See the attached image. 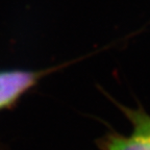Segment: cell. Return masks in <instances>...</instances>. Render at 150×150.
Returning <instances> with one entry per match:
<instances>
[{
    "instance_id": "obj_1",
    "label": "cell",
    "mask_w": 150,
    "mask_h": 150,
    "mask_svg": "<svg viewBox=\"0 0 150 150\" xmlns=\"http://www.w3.org/2000/svg\"><path fill=\"white\" fill-rule=\"evenodd\" d=\"M132 125L128 136L108 134L100 140L101 150H150V116L139 108L137 110L121 106Z\"/></svg>"
},
{
    "instance_id": "obj_2",
    "label": "cell",
    "mask_w": 150,
    "mask_h": 150,
    "mask_svg": "<svg viewBox=\"0 0 150 150\" xmlns=\"http://www.w3.org/2000/svg\"><path fill=\"white\" fill-rule=\"evenodd\" d=\"M54 70H56V68L43 71L19 69L0 71V110L14 108L17 102L28 91H30L43 76Z\"/></svg>"
}]
</instances>
